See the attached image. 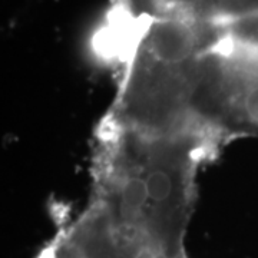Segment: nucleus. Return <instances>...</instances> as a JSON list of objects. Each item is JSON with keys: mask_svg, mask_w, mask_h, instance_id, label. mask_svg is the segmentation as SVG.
Here are the masks:
<instances>
[{"mask_svg": "<svg viewBox=\"0 0 258 258\" xmlns=\"http://www.w3.org/2000/svg\"><path fill=\"white\" fill-rule=\"evenodd\" d=\"M217 148L208 139L148 137L103 122L93 198L165 257L188 258L195 176Z\"/></svg>", "mask_w": 258, "mask_h": 258, "instance_id": "obj_1", "label": "nucleus"}]
</instances>
